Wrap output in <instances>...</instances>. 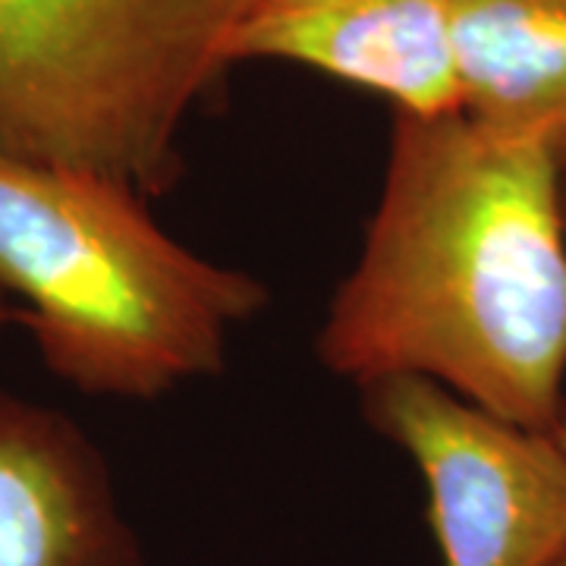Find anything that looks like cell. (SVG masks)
Wrapping results in <instances>:
<instances>
[{
    "label": "cell",
    "mask_w": 566,
    "mask_h": 566,
    "mask_svg": "<svg viewBox=\"0 0 566 566\" xmlns=\"http://www.w3.org/2000/svg\"><path fill=\"white\" fill-rule=\"evenodd\" d=\"M129 182L0 151V286L48 371L88 397L151 403L218 378L268 305L249 271L174 240Z\"/></svg>",
    "instance_id": "obj_2"
},
{
    "label": "cell",
    "mask_w": 566,
    "mask_h": 566,
    "mask_svg": "<svg viewBox=\"0 0 566 566\" xmlns=\"http://www.w3.org/2000/svg\"><path fill=\"white\" fill-rule=\"evenodd\" d=\"M227 57L300 63L381 95L397 114L460 111L450 0H255Z\"/></svg>",
    "instance_id": "obj_5"
},
{
    "label": "cell",
    "mask_w": 566,
    "mask_h": 566,
    "mask_svg": "<svg viewBox=\"0 0 566 566\" xmlns=\"http://www.w3.org/2000/svg\"><path fill=\"white\" fill-rule=\"evenodd\" d=\"M557 566H566V557H564V560H560V564H557Z\"/></svg>",
    "instance_id": "obj_10"
},
{
    "label": "cell",
    "mask_w": 566,
    "mask_h": 566,
    "mask_svg": "<svg viewBox=\"0 0 566 566\" xmlns=\"http://www.w3.org/2000/svg\"><path fill=\"white\" fill-rule=\"evenodd\" d=\"M363 390L368 424L412 460L441 566H557L566 557V447L428 378Z\"/></svg>",
    "instance_id": "obj_4"
},
{
    "label": "cell",
    "mask_w": 566,
    "mask_h": 566,
    "mask_svg": "<svg viewBox=\"0 0 566 566\" xmlns=\"http://www.w3.org/2000/svg\"><path fill=\"white\" fill-rule=\"evenodd\" d=\"M566 164L463 111L394 114L363 252L318 363L356 387L428 378L506 422L557 431L566 400Z\"/></svg>",
    "instance_id": "obj_1"
},
{
    "label": "cell",
    "mask_w": 566,
    "mask_h": 566,
    "mask_svg": "<svg viewBox=\"0 0 566 566\" xmlns=\"http://www.w3.org/2000/svg\"><path fill=\"white\" fill-rule=\"evenodd\" d=\"M460 111L566 164V0H450Z\"/></svg>",
    "instance_id": "obj_7"
},
{
    "label": "cell",
    "mask_w": 566,
    "mask_h": 566,
    "mask_svg": "<svg viewBox=\"0 0 566 566\" xmlns=\"http://www.w3.org/2000/svg\"><path fill=\"white\" fill-rule=\"evenodd\" d=\"M0 566H148L95 441L0 387Z\"/></svg>",
    "instance_id": "obj_6"
},
{
    "label": "cell",
    "mask_w": 566,
    "mask_h": 566,
    "mask_svg": "<svg viewBox=\"0 0 566 566\" xmlns=\"http://www.w3.org/2000/svg\"><path fill=\"white\" fill-rule=\"evenodd\" d=\"M13 318H20V305L13 303V300L7 296V290L0 286V331L13 322Z\"/></svg>",
    "instance_id": "obj_8"
},
{
    "label": "cell",
    "mask_w": 566,
    "mask_h": 566,
    "mask_svg": "<svg viewBox=\"0 0 566 566\" xmlns=\"http://www.w3.org/2000/svg\"><path fill=\"white\" fill-rule=\"evenodd\" d=\"M252 3L0 0V151L158 196Z\"/></svg>",
    "instance_id": "obj_3"
},
{
    "label": "cell",
    "mask_w": 566,
    "mask_h": 566,
    "mask_svg": "<svg viewBox=\"0 0 566 566\" xmlns=\"http://www.w3.org/2000/svg\"><path fill=\"white\" fill-rule=\"evenodd\" d=\"M566 170V167H564ZM557 438H560V441H564V447H566V412H564V419H560V424H557Z\"/></svg>",
    "instance_id": "obj_9"
}]
</instances>
